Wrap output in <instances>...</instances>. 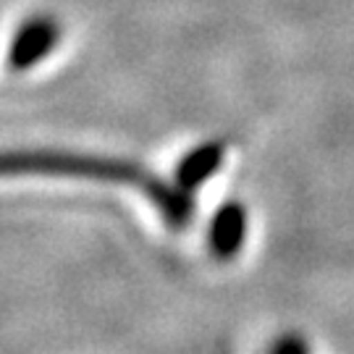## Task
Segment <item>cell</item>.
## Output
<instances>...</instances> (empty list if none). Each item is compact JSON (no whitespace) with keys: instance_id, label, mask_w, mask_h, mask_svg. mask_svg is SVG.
Wrapping results in <instances>:
<instances>
[{"instance_id":"6da1fadb","label":"cell","mask_w":354,"mask_h":354,"mask_svg":"<svg viewBox=\"0 0 354 354\" xmlns=\"http://www.w3.org/2000/svg\"><path fill=\"white\" fill-rule=\"evenodd\" d=\"M3 174H42V176H74V178H95L108 184H124L137 187L147 197L152 187L158 184V174L140 163L121 160V158H102V155H82V152H61V150H24L8 152L3 158Z\"/></svg>"},{"instance_id":"7a4b0ae2","label":"cell","mask_w":354,"mask_h":354,"mask_svg":"<svg viewBox=\"0 0 354 354\" xmlns=\"http://www.w3.org/2000/svg\"><path fill=\"white\" fill-rule=\"evenodd\" d=\"M58 39H61V26H58V21L50 19V16H35L13 37L8 64L16 71H26V68L37 66L39 61H45L50 55L53 48L58 45Z\"/></svg>"},{"instance_id":"3957f363","label":"cell","mask_w":354,"mask_h":354,"mask_svg":"<svg viewBox=\"0 0 354 354\" xmlns=\"http://www.w3.org/2000/svg\"><path fill=\"white\" fill-rule=\"evenodd\" d=\"M244 236H247V210L239 203H226L213 215V223L207 231L210 252L218 260H231L239 254Z\"/></svg>"},{"instance_id":"277c9868","label":"cell","mask_w":354,"mask_h":354,"mask_svg":"<svg viewBox=\"0 0 354 354\" xmlns=\"http://www.w3.org/2000/svg\"><path fill=\"white\" fill-rule=\"evenodd\" d=\"M223 158H226V142H205L181 158L176 168V181L184 189L194 192L221 168Z\"/></svg>"},{"instance_id":"5b68a950","label":"cell","mask_w":354,"mask_h":354,"mask_svg":"<svg viewBox=\"0 0 354 354\" xmlns=\"http://www.w3.org/2000/svg\"><path fill=\"white\" fill-rule=\"evenodd\" d=\"M268 354H310V349H307V342H304L302 336L286 333V336H281V339L270 344Z\"/></svg>"}]
</instances>
